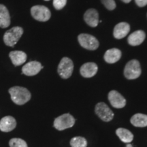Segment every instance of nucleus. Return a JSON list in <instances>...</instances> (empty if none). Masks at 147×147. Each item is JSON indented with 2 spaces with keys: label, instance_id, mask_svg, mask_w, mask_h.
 <instances>
[{
  "label": "nucleus",
  "instance_id": "1",
  "mask_svg": "<svg viewBox=\"0 0 147 147\" xmlns=\"http://www.w3.org/2000/svg\"><path fill=\"white\" fill-rule=\"evenodd\" d=\"M9 93L12 100L17 105H23L26 104L30 100L32 97L31 93L28 89L18 86L11 87L9 89Z\"/></svg>",
  "mask_w": 147,
  "mask_h": 147
},
{
  "label": "nucleus",
  "instance_id": "2",
  "mask_svg": "<svg viewBox=\"0 0 147 147\" xmlns=\"http://www.w3.org/2000/svg\"><path fill=\"white\" fill-rule=\"evenodd\" d=\"M23 34V29L21 27H14L7 31L3 36V41L5 45L13 47L17 43L22 35Z\"/></svg>",
  "mask_w": 147,
  "mask_h": 147
},
{
  "label": "nucleus",
  "instance_id": "3",
  "mask_svg": "<svg viewBox=\"0 0 147 147\" xmlns=\"http://www.w3.org/2000/svg\"><path fill=\"white\" fill-rule=\"evenodd\" d=\"M142 70L140 62L136 59H132L126 64L124 69V76L129 80L136 79L141 75Z\"/></svg>",
  "mask_w": 147,
  "mask_h": 147
},
{
  "label": "nucleus",
  "instance_id": "4",
  "mask_svg": "<svg viewBox=\"0 0 147 147\" xmlns=\"http://www.w3.org/2000/svg\"><path fill=\"white\" fill-rule=\"evenodd\" d=\"M75 122L76 120L72 115L68 113L63 114L55 119L54 127L59 131H63L67 128L72 127Z\"/></svg>",
  "mask_w": 147,
  "mask_h": 147
},
{
  "label": "nucleus",
  "instance_id": "5",
  "mask_svg": "<svg viewBox=\"0 0 147 147\" xmlns=\"http://www.w3.org/2000/svg\"><path fill=\"white\" fill-rule=\"evenodd\" d=\"M74 70V63L68 57L61 59L58 65L57 71L59 76L63 79H67L71 76Z\"/></svg>",
  "mask_w": 147,
  "mask_h": 147
},
{
  "label": "nucleus",
  "instance_id": "6",
  "mask_svg": "<svg viewBox=\"0 0 147 147\" xmlns=\"http://www.w3.org/2000/svg\"><path fill=\"white\" fill-rule=\"evenodd\" d=\"M78 40L80 46L89 51H95L99 47L100 43L94 36L87 34H81L78 36Z\"/></svg>",
  "mask_w": 147,
  "mask_h": 147
},
{
  "label": "nucleus",
  "instance_id": "7",
  "mask_svg": "<svg viewBox=\"0 0 147 147\" xmlns=\"http://www.w3.org/2000/svg\"><path fill=\"white\" fill-rule=\"evenodd\" d=\"M95 112L101 120L104 122H109L114 118V113L107 104L104 102L97 103L95 106Z\"/></svg>",
  "mask_w": 147,
  "mask_h": 147
},
{
  "label": "nucleus",
  "instance_id": "8",
  "mask_svg": "<svg viewBox=\"0 0 147 147\" xmlns=\"http://www.w3.org/2000/svg\"><path fill=\"white\" fill-rule=\"evenodd\" d=\"M31 14L34 19L40 22L48 21L51 18L49 9L44 5H34L31 8Z\"/></svg>",
  "mask_w": 147,
  "mask_h": 147
},
{
  "label": "nucleus",
  "instance_id": "9",
  "mask_svg": "<svg viewBox=\"0 0 147 147\" xmlns=\"http://www.w3.org/2000/svg\"><path fill=\"white\" fill-rule=\"evenodd\" d=\"M108 100L112 106L115 108H124L126 105L125 98L118 91L113 90L108 93Z\"/></svg>",
  "mask_w": 147,
  "mask_h": 147
},
{
  "label": "nucleus",
  "instance_id": "10",
  "mask_svg": "<svg viewBox=\"0 0 147 147\" xmlns=\"http://www.w3.org/2000/svg\"><path fill=\"white\" fill-rule=\"evenodd\" d=\"M43 68L42 64L36 61H30L25 64L22 68V72L28 76H32L38 74L40 70Z\"/></svg>",
  "mask_w": 147,
  "mask_h": 147
},
{
  "label": "nucleus",
  "instance_id": "11",
  "mask_svg": "<svg viewBox=\"0 0 147 147\" xmlns=\"http://www.w3.org/2000/svg\"><path fill=\"white\" fill-rule=\"evenodd\" d=\"M98 70V67L96 63L89 62L83 64L80 69V72L82 76L84 78H91L96 74Z\"/></svg>",
  "mask_w": 147,
  "mask_h": 147
},
{
  "label": "nucleus",
  "instance_id": "12",
  "mask_svg": "<svg viewBox=\"0 0 147 147\" xmlns=\"http://www.w3.org/2000/svg\"><path fill=\"white\" fill-rule=\"evenodd\" d=\"M84 20L88 25L95 27L99 24V14L95 9H89L84 14Z\"/></svg>",
  "mask_w": 147,
  "mask_h": 147
},
{
  "label": "nucleus",
  "instance_id": "13",
  "mask_svg": "<svg viewBox=\"0 0 147 147\" xmlns=\"http://www.w3.org/2000/svg\"><path fill=\"white\" fill-rule=\"evenodd\" d=\"M130 31V26L125 22H121L115 27L113 32L114 37L117 39H122L128 34Z\"/></svg>",
  "mask_w": 147,
  "mask_h": 147
},
{
  "label": "nucleus",
  "instance_id": "14",
  "mask_svg": "<svg viewBox=\"0 0 147 147\" xmlns=\"http://www.w3.org/2000/svg\"><path fill=\"white\" fill-rule=\"evenodd\" d=\"M16 126V121L13 117L6 116L0 121V130L3 132L12 131Z\"/></svg>",
  "mask_w": 147,
  "mask_h": 147
},
{
  "label": "nucleus",
  "instance_id": "15",
  "mask_svg": "<svg viewBox=\"0 0 147 147\" xmlns=\"http://www.w3.org/2000/svg\"><path fill=\"white\" fill-rule=\"evenodd\" d=\"M12 63L15 66H19L26 61L27 56V54L23 51H11L9 54Z\"/></svg>",
  "mask_w": 147,
  "mask_h": 147
},
{
  "label": "nucleus",
  "instance_id": "16",
  "mask_svg": "<svg viewBox=\"0 0 147 147\" xmlns=\"http://www.w3.org/2000/svg\"><path fill=\"white\" fill-rule=\"evenodd\" d=\"M122 56L121 51L118 49H111L108 50L104 54V58L108 63H115L120 60Z\"/></svg>",
  "mask_w": 147,
  "mask_h": 147
},
{
  "label": "nucleus",
  "instance_id": "17",
  "mask_svg": "<svg viewBox=\"0 0 147 147\" xmlns=\"http://www.w3.org/2000/svg\"><path fill=\"white\" fill-rule=\"evenodd\" d=\"M145 34L144 32L142 30H138L134 32L128 37L127 42L131 46H138L142 43L145 40Z\"/></svg>",
  "mask_w": 147,
  "mask_h": 147
},
{
  "label": "nucleus",
  "instance_id": "18",
  "mask_svg": "<svg viewBox=\"0 0 147 147\" xmlns=\"http://www.w3.org/2000/svg\"><path fill=\"white\" fill-rule=\"evenodd\" d=\"M11 23L10 15L8 8L4 5L0 4V27L6 28Z\"/></svg>",
  "mask_w": 147,
  "mask_h": 147
},
{
  "label": "nucleus",
  "instance_id": "19",
  "mask_svg": "<svg viewBox=\"0 0 147 147\" xmlns=\"http://www.w3.org/2000/svg\"><path fill=\"white\" fill-rule=\"evenodd\" d=\"M130 122L135 127H144L147 126V115L141 113L136 114L130 119Z\"/></svg>",
  "mask_w": 147,
  "mask_h": 147
},
{
  "label": "nucleus",
  "instance_id": "20",
  "mask_svg": "<svg viewBox=\"0 0 147 147\" xmlns=\"http://www.w3.org/2000/svg\"><path fill=\"white\" fill-rule=\"evenodd\" d=\"M116 134L119 139L125 143H130L134 140V135L129 130L125 128H119L116 130Z\"/></svg>",
  "mask_w": 147,
  "mask_h": 147
},
{
  "label": "nucleus",
  "instance_id": "21",
  "mask_svg": "<svg viewBox=\"0 0 147 147\" xmlns=\"http://www.w3.org/2000/svg\"><path fill=\"white\" fill-rule=\"evenodd\" d=\"M70 145L71 147H87V141L83 137L76 136L71 139Z\"/></svg>",
  "mask_w": 147,
  "mask_h": 147
},
{
  "label": "nucleus",
  "instance_id": "22",
  "mask_svg": "<svg viewBox=\"0 0 147 147\" xmlns=\"http://www.w3.org/2000/svg\"><path fill=\"white\" fill-rule=\"evenodd\" d=\"M10 147H28L25 140L21 138H12L9 142Z\"/></svg>",
  "mask_w": 147,
  "mask_h": 147
},
{
  "label": "nucleus",
  "instance_id": "23",
  "mask_svg": "<svg viewBox=\"0 0 147 147\" xmlns=\"http://www.w3.org/2000/svg\"><path fill=\"white\" fill-rule=\"evenodd\" d=\"M101 1L108 10H113L116 8L115 0H101Z\"/></svg>",
  "mask_w": 147,
  "mask_h": 147
},
{
  "label": "nucleus",
  "instance_id": "24",
  "mask_svg": "<svg viewBox=\"0 0 147 147\" xmlns=\"http://www.w3.org/2000/svg\"><path fill=\"white\" fill-rule=\"evenodd\" d=\"M67 3V0H53V6L57 10L63 9Z\"/></svg>",
  "mask_w": 147,
  "mask_h": 147
},
{
  "label": "nucleus",
  "instance_id": "25",
  "mask_svg": "<svg viewBox=\"0 0 147 147\" xmlns=\"http://www.w3.org/2000/svg\"><path fill=\"white\" fill-rule=\"evenodd\" d=\"M135 1L139 7H144L147 5V0H135Z\"/></svg>",
  "mask_w": 147,
  "mask_h": 147
},
{
  "label": "nucleus",
  "instance_id": "26",
  "mask_svg": "<svg viewBox=\"0 0 147 147\" xmlns=\"http://www.w3.org/2000/svg\"><path fill=\"white\" fill-rule=\"evenodd\" d=\"M121 1H123L124 3H129L130 1H131V0H121Z\"/></svg>",
  "mask_w": 147,
  "mask_h": 147
},
{
  "label": "nucleus",
  "instance_id": "27",
  "mask_svg": "<svg viewBox=\"0 0 147 147\" xmlns=\"http://www.w3.org/2000/svg\"><path fill=\"white\" fill-rule=\"evenodd\" d=\"M126 147H132V145H131V144H129L127 145V146H126Z\"/></svg>",
  "mask_w": 147,
  "mask_h": 147
},
{
  "label": "nucleus",
  "instance_id": "28",
  "mask_svg": "<svg viewBox=\"0 0 147 147\" xmlns=\"http://www.w3.org/2000/svg\"><path fill=\"white\" fill-rule=\"evenodd\" d=\"M45 1H49V0H45Z\"/></svg>",
  "mask_w": 147,
  "mask_h": 147
}]
</instances>
